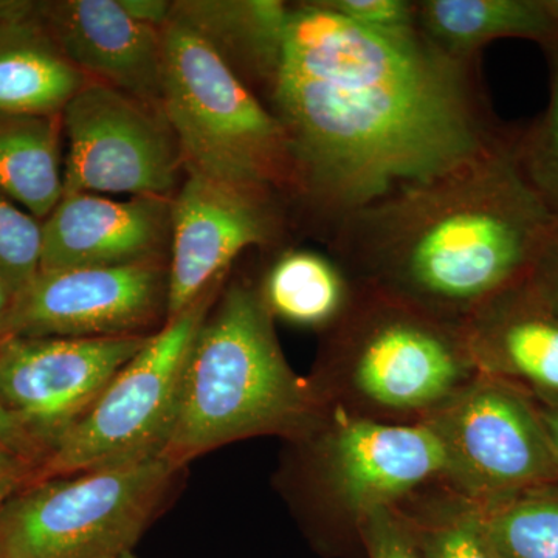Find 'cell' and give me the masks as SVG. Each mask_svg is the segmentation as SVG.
I'll list each match as a JSON object with an SVG mask.
<instances>
[{
  "label": "cell",
  "instance_id": "obj_36",
  "mask_svg": "<svg viewBox=\"0 0 558 558\" xmlns=\"http://www.w3.org/2000/svg\"><path fill=\"white\" fill-rule=\"evenodd\" d=\"M0 558H2V557H0Z\"/></svg>",
  "mask_w": 558,
  "mask_h": 558
},
{
  "label": "cell",
  "instance_id": "obj_24",
  "mask_svg": "<svg viewBox=\"0 0 558 558\" xmlns=\"http://www.w3.org/2000/svg\"><path fill=\"white\" fill-rule=\"evenodd\" d=\"M548 54V108L527 130L515 131L513 150L521 174L558 223V46Z\"/></svg>",
  "mask_w": 558,
  "mask_h": 558
},
{
  "label": "cell",
  "instance_id": "obj_3",
  "mask_svg": "<svg viewBox=\"0 0 558 558\" xmlns=\"http://www.w3.org/2000/svg\"><path fill=\"white\" fill-rule=\"evenodd\" d=\"M258 286L230 282L204 319L183 368L178 414L161 457L179 468L238 440H288L325 405L289 365Z\"/></svg>",
  "mask_w": 558,
  "mask_h": 558
},
{
  "label": "cell",
  "instance_id": "obj_11",
  "mask_svg": "<svg viewBox=\"0 0 558 558\" xmlns=\"http://www.w3.org/2000/svg\"><path fill=\"white\" fill-rule=\"evenodd\" d=\"M149 337H0V399L39 459L94 405Z\"/></svg>",
  "mask_w": 558,
  "mask_h": 558
},
{
  "label": "cell",
  "instance_id": "obj_10",
  "mask_svg": "<svg viewBox=\"0 0 558 558\" xmlns=\"http://www.w3.org/2000/svg\"><path fill=\"white\" fill-rule=\"evenodd\" d=\"M447 451L451 486L480 505L558 483V464L534 400L476 376L428 422Z\"/></svg>",
  "mask_w": 558,
  "mask_h": 558
},
{
  "label": "cell",
  "instance_id": "obj_19",
  "mask_svg": "<svg viewBox=\"0 0 558 558\" xmlns=\"http://www.w3.org/2000/svg\"><path fill=\"white\" fill-rule=\"evenodd\" d=\"M417 31L454 60H481L492 40H534L558 46V28L543 0H416Z\"/></svg>",
  "mask_w": 558,
  "mask_h": 558
},
{
  "label": "cell",
  "instance_id": "obj_13",
  "mask_svg": "<svg viewBox=\"0 0 558 558\" xmlns=\"http://www.w3.org/2000/svg\"><path fill=\"white\" fill-rule=\"evenodd\" d=\"M279 199L186 172L171 204L168 319L223 281L244 250L270 247L281 240L284 216Z\"/></svg>",
  "mask_w": 558,
  "mask_h": 558
},
{
  "label": "cell",
  "instance_id": "obj_16",
  "mask_svg": "<svg viewBox=\"0 0 558 558\" xmlns=\"http://www.w3.org/2000/svg\"><path fill=\"white\" fill-rule=\"evenodd\" d=\"M462 332L478 376L558 403V314L529 277L473 312Z\"/></svg>",
  "mask_w": 558,
  "mask_h": 558
},
{
  "label": "cell",
  "instance_id": "obj_12",
  "mask_svg": "<svg viewBox=\"0 0 558 558\" xmlns=\"http://www.w3.org/2000/svg\"><path fill=\"white\" fill-rule=\"evenodd\" d=\"M167 319V263L40 270L14 299L5 336L149 337Z\"/></svg>",
  "mask_w": 558,
  "mask_h": 558
},
{
  "label": "cell",
  "instance_id": "obj_23",
  "mask_svg": "<svg viewBox=\"0 0 558 558\" xmlns=\"http://www.w3.org/2000/svg\"><path fill=\"white\" fill-rule=\"evenodd\" d=\"M480 506L498 558H558V483Z\"/></svg>",
  "mask_w": 558,
  "mask_h": 558
},
{
  "label": "cell",
  "instance_id": "obj_4",
  "mask_svg": "<svg viewBox=\"0 0 558 558\" xmlns=\"http://www.w3.org/2000/svg\"><path fill=\"white\" fill-rule=\"evenodd\" d=\"M275 484L322 556L366 558L371 517L424 488L451 486V468L428 424H381L325 407L286 440Z\"/></svg>",
  "mask_w": 558,
  "mask_h": 558
},
{
  "label": "cell",
  "instance_id": "obj_5",
  "mask_svg": "<svg viewBox=\"0 0 558 558\" xmlns=\"http://www.w3.org/2000/svg\"><path fill=\"white\" fill-rule=\"evenodd\" d=\"M462 326L357 284L322 333L310 381L323 405L381 424H425L476 379Z\"/></svg>",
  "mask_w": 558,
  "mask_h": 558
},
{
  "label": "cell",
  "instance_id": "obj_22",
  "mask_svg": "<svg viewBox=\"0 0 558 558\" xmlns=\"http://www.w3.org/2000/svg\"><path fill=\"white\" fill-rule=\"evenodd\" d=\"M422 558H498L478 501L450 484L424 488L392 508Z\"/></svg>",
  "mask_w": 558,
  "mask_h": 558
},
{
  "label": "cell",
  "instance_id": "obj_6",
  "mask_svg": "<svg viewBox=\"0 0 558 558\" xmlns=\"http://www.w3.org/2000/svg\"><path fill=\"white\" fill-rule=\"evenodd\" d=\"M161 35V109L185 172L290 199L293 161L277 117L189 22L172 14Z\"/></svg>",
  "mask_w": 558,
  "mask_h": 558
},
{
  "label": "cell",
  "instance_id": "obj_20",
  "mask_svg": "<svg viewBox=\"0 0 558 558\" xmlns=\"http://www.w3.org/2000/svg\"><path fill=\"white\" fill-rule=\"evenodd\" d=\"M271 317L319 333L336 325L354 300V279L332 255L284 250L258 286Z\"/></svg>",
  "mask_w": 558,
  "mask_h": 558
},
{
  "label": "cell",
  "instance_id": "obj_30",
  "mask_svg": "<svg viewBox=\"0 0 558 558\" xmlns=\"http://www.w3.org/2000/svg\"><path fill=\"white\" fill-rule=\"evenodd\" d=\"M33 462L16 454L0 453V510L31 478Z\"/></svg>",
  "mask_w": 558,
  "mask_h": 558
},
{
  "label": "cell",
  "instance_id": "obj_35",
  "mask_svg": "<svg viewBox=\"0 0 558 558\" xmlns=\"http://www.w3.org/2000/svg\"><path fill=\"white\" fill-rule=\"evenodd\" d=\"M120 558H138V557H135L134 553H130V554H124V556L120 557Z\"/></svg>",
  "mask_w": 558,
  "mask_h": 558
},
{
  "label": "cell",
  "instance_id": "obj_7",
  "mask_svg": "<svg viewBox=\"0 0 558 558\" xmlns=\"http://www.w3.org/2000/svg\"><path fill=\"white\" fill-rule=\"evenodd\" d=\"M185 468L156 457L25 484L0 510L2 558H120L159 519Z\"/></svg>",
  "mask_w": 558,
  "mask_h": 558
},
{
  "label": "cell",
  "instance_id": "obj_8",
  "mask_svg": "<svg viewBox=\"0 0 558 558\" xmlns=\"http://www.w3.org/2000/svg\"><path fill=\"white\" fill-rule=\"evenodd\" d=\"M222 282L146 340L94 405L36 462L27 484L161 457L178 414L186 355Z\"/></svg>",
  "mask_w": 558,
  "mask_h": 558
},
{
  "label": "cell",
  "instance_id": "obj_32",
  "mask_svg": "<svg viewBox=\"0 0 558 558\" xmlns=\"http://www.w3.org/2000/svg\"><path fill=\"white\" fill-rule=\"evenodd\" d=\"M534 403L558 464V403H539L535 400Z\"/></svg>",
  "mask_w": 558,
  "mask_h": 558
},
{
  "label": "cell",
  "instance_id": "obj_33",
  "mask_svg": "<svg viewBox=\"0 0 558 558\" xmlns=\"http://www.w3.org/2000/svg\"><path fill=\"white\" fill-rule=\"evenodd\" d=\"M14 299L16 293L11 290L10 286L0 278V337L5 336L9 329L11 311H13Z\"/></svg>",
  "mask_w": 558,
  "mask_h": 558
},
{
  "label": "cell",
  "instance_id": "obj_15",
  "mask_svg": "<svg viewBox=\"0 0 558 558\" xmlns=\"http://www.w3.org/2000/svg\"><path fill=\"white\" fill-rule=\"evenodd\" d=\"M62 53L90 81L161 106L163 35L135 21L120 0L38 3Z\"/></svg>",
  "mask_w": 558,
  "mask_h": 558
},
{
  "label": "cell",
  "instance_id": "obj_34",
  "mask_svg": "<svg viewBox=\"0 0 558 558\" xmlns=\"http://www.w3.org/2000/svg\"><path fill=\"white\" fill-rule=\"evenodd\" d=\"M543 5H545V10L548 11L550 20H553L558 28V0H543Z\"/></svg>",
  "mask_w": 558,
  "mask_h": 558
},
{
  "label": "cell",
  "instance_id": "obj_1",
  "mask_svg": "<svg viewBox=\"0 0 558 558\" xmlns=\"http://www.w3.org/2000/svg\"><path fill=\"white\" fill-rule=\"evenodd\" d=\"M480 61L454 60L421 32L352 24L293 3L264 105L288 137L293 191L323 240L392 191L501 142Z\"/></svg>",
  "mask_w": 558,
  "mask_h": 558
},
{
  "label": "cell",
  "instance_id": "obj_25",
  "mask_svg": "<svg viewBox=\"0 0 558 558\" xmlns=\"http://www.w3.org/2000/svg\"><path fill=\"white\" fill-rule=\"evenodd\" d=\"M43 223L0 193V278L14 293L40 271Z\"/></svg>",
  "mask_w": 558,
  "mask_h": 558
},
{
  "label": "cell",
  "instance_id": "obj_28",
  "mask_svg": "<svg viewBox=\"0 0 558 558\" xmlns=\"http://www.w3.org/2000/svg\"><path fill=\"white\" fill-rule=\"evenodd\" d=\"M529 281L558 314V227L529 274Z\"/></svg>",
  "mask_w": 558,
  "mask_h": 558
},
{
  "label": "cell",
  "instance_id": "obj_18",
  "mask_svg": "<svg viewBox=\"0 0 558 558\" xmlns=\"http://www.w3.org/2000/svg\"><path fill=\"white\" fill-rule=\"evenodd\" d=\"M292 5L279 0H186L172 14L215 47L260 100L277 73Z\"/></svg>",
  "mask_w": 558,
  "mask_h": 558
},
{
  "label": "cell",
  "instance_id": "obj_2",
  "mask_svg": "<svg viewBox=\"0 0 558 558\" xmlns=\"http://www.w3.org/2000/svg\"><path fill=\"white\" fill-rule=\"evenodd\" d=\"M515 131L341 220L328 238L355 284L462 326L527 278L558 223L521 174Z\"/></svg>",
  "mask_w": 558,
  "mask_h": 558
},
{
  "label": "cell",
  "instance_id": "obj_9",
  "mask_svg": "<svg viewBox=\"0 0 558 558\" xmlns=\"http://www.w3.org/2000/svg\"><path fill=\"white\" fill-rule=\"evenodd\" d=\"M61 119L69 145L62 196L171 197L185 163L161 106L87 81Z\"/></svg>",
  "mask_w": 558,
  "mask_h": 558
},
{
  "label": "cell",
  "instance_id": "obj_29",
  "mask_svg": "<svg viewBox=\"0 0 558 558\" xmlns=\"http://www.w3.org/2000/svg\"><path fill=\"white\" fill-rule=\"evenodd\" d=\"M0 453L16 454V457L28 459L35 468L39 461L38 451L27 438L16 418L7 409L3 400L0 399Z\"/></svg>",
  "mask_w": 558,
  "mask_h": 558
},
{
  "label": "cell",
  "instance_id": "obj_26",
  "mask_svg": "<svg viewBox=\"0 0 558 558\" xmlns=\"http://www.w3.org/2000/svg\"><path fill=\"white\" fill-rule=\"evenodd\" d=\"M340 17L369 31L399 33L416 31V0H318Z\"/></svg>",
  "mask_w": 558,
  "mask_h": 558
},
{
  "label": "cell",
  "instance_id": "obj_14",
  "mask_svg": "<svg viewBox=\"0 0 558 558\" xmlns=\"http://www.w3.org/2000/svg\"><path fill=\"white\" fill-rule=\"evenodd\" d=\"M172 197L64 194L43 222L40 270L165 263Z\"/></svg>",
  "mask_w": 558,
  "mask_h": 558
},
{
  "label": "cell",
  "instance_id": "obj_17",
  "mask_svg": "<svg viewBox=\"0 0 558 558\" xmlns=\"http://www.w3.org/2000/svg\"><path fill=\"white\" fill-rule=\"evenodd\" d=\"M87 81L51 38L38 3L0 2V113L61 116Z\"/></svg>",
  "mask_w": 558,
  "mask_h": 558
},
{
  "label": "cell",
  "instance_id": "obj_31",
  "mask_svg": "<svg viewBox=\"0 0 558 558\" xmlns=\"http://www.w3.org/2000/svg\"><path fill=\"white\" fill-rule=\"evenodd\" d=\"M120 3L135 21L157 31H163L165 25L170 22L172 5H174V2H165V0H120Z\"/></svg>",
  "mask_w": 558,
  "mask_h": 558
},
{
  "label": "cell",
  "instance_id": "obj_27",
  "mask_svg": "<svg viewBox=\"0 0 558 558\" xmlns=\"http://www.w3.org/2000/svg\"><path fill=\"white\" fill-rule=\"evenodd\" d=\"M366 558H422L416 543L392 509L374 513L363 529Z\"/></svg>",
  "mask_w": 558,
  "mask_h": 558
},
{
  "label": "cell",
  "instance_id": "obj_21",
  "mask_svg": "<svg viewBox=\"0 0 558 558\" xmlns=\"http://www.w3.org/2000/svg\"><path fill=\"white\" fill-rule=\"evenodd\" d=\"M61 116L0 113V193L46 219L64 193Z\"/></svg>",
  "mask_w": 558,
  "mask_h": 558
}]
</instances>
